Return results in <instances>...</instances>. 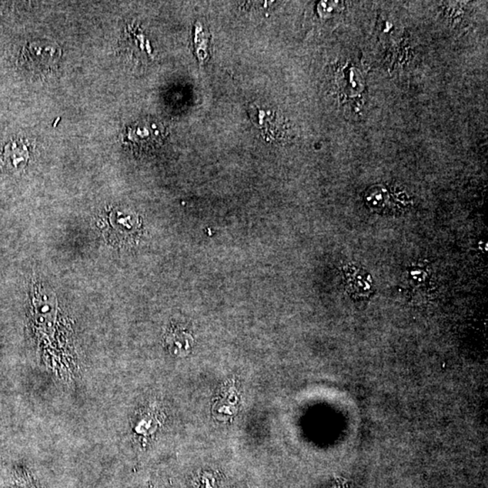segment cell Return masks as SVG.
Masks as SVG:
<instances>
[{"instance_id": "7a4b0ae2", "label": "cell", "mask_w": 488, "mask_h": 488, "mask_svg": "<svg viewBox=\"0 0 488 488\" xmlns=\"http://www.w3.org/2000/svg\"><path fill=\"white\" fill-rule=\"evenodd\" d=\"M165 137V129L159 122H139L128 129L127 139L139 148H150L158 145Z\"/></svg>"}, {"instance_id": "3957f363", "label": "cell", "mask_w": 488, "mask_h": 488, "mask_svg": "<svg viewBox=\"0 0 488 488\" xmlns=\"http://www.w3.org/2000/svg\"><path fill=\"white\" fill-rule=\"evenodd\" d=\"M3 160L12 168L19 169L28 160V149L20 140L9 142L3 152Z\"/></svg>"}, {"instance_id": "6da1fadb", "label": "cell", "mask_w": 488, "mask_h": 488, "mask_svg": "<svg viewBox=\"0 0 488 488\" xmlns=\"http://www.w3.org/2000/svg\"><path fill=\"white\" fill-rule=\"evenodd\" d=\"M61 56V48L58 43L39 40L25 46L21 63L28 71L42 75L55 68Z\"/></svg>"}]
</instances>
